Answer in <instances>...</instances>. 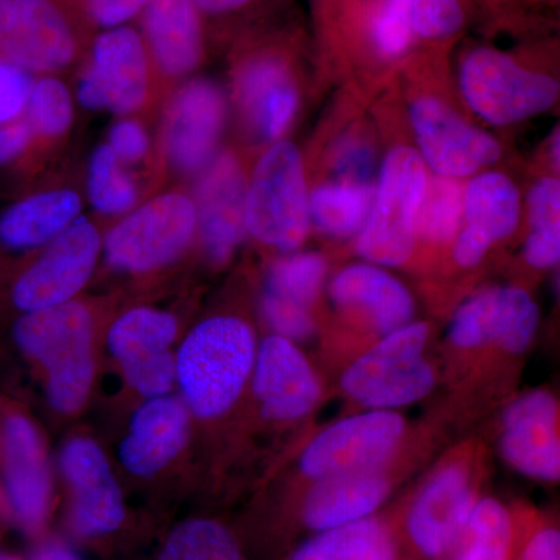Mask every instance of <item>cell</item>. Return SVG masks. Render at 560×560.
Returning a JSON list of instances; mask_svg holds the SVG:
<instances>
[{
	"instance_id": "obj_1",
	"label": "cell",
	"mask_w": 560,
	"mask_h": 560,
	"mask_svg": "<svg viewBox=\"0 0 560 560\" xmlns=\"http://www.w3.org/2000/svg\"><path fill=\"white\" fill-rule=\"evenodd\" d=\"M256 357L253 329L238 318L205 320L184 341L178 378L187 404L200 418L230 410L248 381Z\"/></svg>"
},
{
	"instance_id": "obj_2",
	"label": "cell",
	"mask_w": 560,
	"mask_h": 560,
	"mask_svg": "<svg viewBox=\"0 0 560 560\" xmlns=\"http://www.w3.org/2000/svg\"><path fill=\"white\" fill-rule=\"evenodd\" d=\"M22 350L49 371V399L58 411L79 410L92 382V324L77 302L39 308L14 327Z\"/></svg>"
},
{
	"instance_id": "obj_3",
	"label": "cell",
	"mask_w": 560,
	"mask_h": 560,
	"mask_svg": "<svg viewBox=\"0 0 560 560\" xmlns=\"http://www.w3.org/2000/svg\"><path fill=\"white\" fill-rule=\"evenodd\" d=\"M427 171L418 151L399 147L382 165L377 191L359 232L361 257L386 267H400L416 245V217L427 187Z\"/></svg>"
},
{
	"instance_id": "obj_4",
	"label": "cell",
	"mask_w": 560,
	"mask_h": 560,
	"mask_svg": "<svg viewBox=\"0 0 560 560\" xmlns=\"http://www.w3.org/2000/svg\"><path fill=\"white\" fill-rule=\"evenodd\" d=\"M429 335L425 323H410L385 335L350 364L342 389L372 410H393L429 396L434 386L433 368L423 359Z\"/></svg>"
},
{
	"instance_id": "obj_5",
	"label": "cell",
	"mask_w": 560,
	"mask_h": 560,
	"mask_svg": "<svg viewBox=\"0 0 560 560\" xmlns=\"http://www.w3.org/2000/svg\"><path fill=\"white\" fill-rule=\"evenodd\" d=\"M311 226L307 184L300 150L279 142L261 156L245 195V228L265 245L294 249Z\"/></svg>"
},
{
	"instance_id": "obj_6",
	"label": "cell",
	"mask_w": 560,
	"mask_h": 560,
	"mask_svg": "<svg viewBox=\"0 0 560 560\" xmlns=\"http://www.w3.org/2000/svg\"><path fill=\"white\" fill-rule=\"evenodd\" d=\"M460 90L471 109L492 125L539 116L559 97V81L522 68L499 50L477 49L460 66Z\"/></svg>"
},
{
	"instance_id": "obj_7",
	"label": "cell",
	"mask_w": 560,
	"mask_h": 560,
	"mask_svg": "<svg viewBox=\"0 0 560 560\" xmlns=\"http://www.w3.org/2000/svg\"><path fill=\"white\" fill-rule=\"evenodd\" d=\"M197 231L194 201L183 194L153 198L120 221L106 237V257L125 271H150L171 264Z\"/></svg>"
},
{
	"instance_id": "obj_8",
	"label": "cell",
	"mask_w": 560,
	"mask_h": 560,
	"mask_svg": "<svg viewBox=\"0 0 560 560\" xmlns=\"http://www.w3.org/2000/svg\"><path fill=\"white\" fill-rule=\"evenodd\" d=\"M79 36L57 0H0V58L25 72L68 68Z\"/></svg>"
},
{
	"instance_id": "obj_9",
	"label": "cell",
	"mask_w": 560,
	"mask_h": 560,
	"mask_svg": "<svg viewBox=\"0 0 560 560\" xmlns=\"http://www.w3.org/2000/svg\"><path fill=\"white\" fill-rule=\"evenodd\" d=\"M150 55L142 35L128 25L101 33L91 62L81 77L79 98L84 108L128 114L147 101Z\"/></svg>"
},
{
	"instance_id": "obj_10",
	"label": "cell",
	"mask_w": 560,
	"mask_h": 560,
	"mask_svg": "<svg viewBox=\"0 0 560 560\" xmlns=\"http://www.w3.org/2000/svg\"><path fill=\"white\" fill-rule=\"evenodd\" d=\"M404 431V418L389 410H374L342 419L324 430L305 448L301 469L313 480L378 469L396 451Z\"/></svg>"
},
{
	"instance_id": "obj_11",
	"label": "cell",
	"mask_w": 560,
	"mask_h": 560,
	"mask_svg": "<svg viewBox=\"0 0 560 560\" xmlns=\"http://www.w3.org/2000/svg\"><path fill=\"white\" fill-rule=\"evenodd\" d=\"M98 253L97 228L90 220L77 219L18 280L14 304L33 312L69 302L91 279Z\"/></svg>"
},
{
	"instance_id": "obj_12",
	"label": "cell",
	"mask_w": 560,
	"mask_h": 560,
	"mask_svg": "<svg viewBox=\"0 0 560 560\" xmlns=\"http://www.w3.org/2000/svg\"><path fill=\"white\" fill-rule=\"evenodd\" d=\"M411 121L419 156L438 176L464 178L501 156V145L492 136L471 127L438 98L422 97L412 103Z\"/></svg>"
},
{
	"instance_id": "obj_13",
	"label": "cell",
	"mask_w": 560,
	"mask_h": 560,
	"mask_svg": "<svg viewBox=\"0 0 560 560\" xmlns=\"http://www.w3.org/2000/svg\"><path fill=\"white\" fill-rule=\"evenodd\" d=\"M539 323V307L525 290L501 287L481 291L460 305L452 320L451 340L463 349L495 342L508 352L522 353L533 342Z\"/></svg>"
},
{
	"instance_id": "obj_14",
	"label": "cell",
	"mask_w": 560,
	"mask_h": 560,
	"mask_svg": "<svg viewBox=\"0 0 560 560\" xmlns=\"http://www.w3.org/2000/svg\"><path fill=\"white\" fill-rule=\"evenodd\" d=\"M226 119L223 92L209 80H191L180 88L165 114L164 143L176 171L208 168L215 158Z\"/></svg>"
},
{
	"instance_id": "obj_15",
	"label": "cell",
	"mask_w": 560,
	"mask_h": 560,
	"mask_svg": "<svg viewBox=\"0 0 560 560\" xmlns=\"http://www.w3.org/2000/svg\"><path fill=\"white\" fill-rule=\"evenodd\" d=\"M176 337V320L168 313L136 308L121 316L109 331V348L125 377L143 396L162 397L175 382L168 348Z\"/></svg>"
},
{
	"instance_id": "obj_16",
	"label": "cell",
	"mask_w": 560,
	"mask_h": 560,
	"mask_svg": "<svg viewBox=\"0 0 560 560\" xmlns=\"http://www.w3.org/2000/svg\"><path fill=\"white\" fill-rule=\"evenodd\" d=\"M558 400L544 389L530 390L504 412L501 453L515 470L541 481L560 477Z\"/></svg>"
},
{
	"instance_id": "obj_17",
	"label": "cell",
	"mask_w": 560,
	"mask_h": 560,
	"mask_svg": "<svg viewBox=\"0 0 560 560\" xmlns=\"http://www.w3.org/2000/svg\"><path fill=\"white\" fill-rule=\"evenodd\" d=\"M469 470L448 464L420 490L408 515V533L423 556L440 559L459 540L474 508Z\"/></svg>"
},
{
	"instance_id": "obj_18",
	"label": "cell",
	"mask_w": 560,
	"mask_h": 560,
	"mask_svg": "<svg viewBox=\"0 0 560 560\" xmlns=\"http://www.w3.org/2000/svg\"><path fill=\"white\" fill-rule=\"evenodd\" d=\"M254 393L265 416L294 420L304 418L316 407L320 386L304 353L287 338L276 335L261 342Z\"/></svg>"
},
{
	"instance_id": "obj_19",
	"label": "cell",
	"mask_w": 560,
	"mask_h": 560,
	"mask_svg": "<svg viewBox=\"0 0 560 560\" xmlns=\"http://www.w3.org/2000/svg\"><path fill=\"white\" fill-rule=\"evenodd\" d=\"M467 226L458 235L453 257L460 267H475L485 259L493 243L510 237L518 226L521 195L508 176L482 173L463 195Z\"/></svg>"
},
{
	"instance_id": "obj_20",
	"label": "cell",
	"mask_w": 560,
	"mask_h": 560,
	"mask_svg": "<svg viewBox=\"0 0 560 560\" xmlns=\"http://www.w3.org/2000/svg\"><path fill=\"white\" fill-rule=\"evenodd\" d=\"M246 179L232 154L210 162L197 189V228L210 259L224 261L245 235Z\"/></svg>"
},
{
	"instance_id": "obj_21",
	"label": "cell",
	"mask_w": 560,
	"mask_h": 560,
	"mask_svg": "<svg viewBox=\"0 0 560 560\" xmlns=\"http://www.w3.org/2000/svg\"><path fill=\"white\" fill-rule=\"evenodd\" d=\"M61 466L73 490V523L88 536L110 533L124 521V500L108 460L94 442L66 445Z\"/></svg>"
},
{
	"instance_id": "obj_22",
	"label": "cell",
	"mask_w": 560,
	"mask_h": 560,
	"mask_svg": "<svg viewBox=\"0 0 560 560\" xmlns=\"http://www.w3.org/2000/svg\"><path fill=\"white\" fill-rule=\"evenodd\" d=\"M3 469L7 492L18 521L25 528H39L49 508V470L38 433L22 416H13L5 422Z\"/></svg>"
},
{
	"instance_id": "obj_23",
	"label": "cell",
	"mask_w": 560,
	"mask_h": 560,
	"mask_svg": "<svg viewBox=\"0 0 560 560\" xmlns=\"http://www.w3.org/2000/svg\"><path fill=\"white\" fill-rule=\"evenodd\" d=\"M142 25L143 43L162 73L183 77L200 66L205 32L194 0H149Z\"/></svg>"
},
{
	"instance_id": "obj_24",
	"label": "cell",
	"mask_w": 560,
	"mask_h": 560,
	"mask_svg": "<svg viewBox=\"0 0 560 560\" xmlns=\"http://www.w3.org/2000/svg\"><path fill=\"white\" fill-rule=\"evenodd\" d=\"M330 296L341 308L361 313L383 337L410 324L415 315L407 287L372 265H352L338 272L331 280Z\"/></svg>"
},
{
	"instance_id": "obj_25",
	"label": "cell",
	"mask_w": 560,
	"mask_h": 560,
	"mask_svg": "<svg viewBox=\"0 0 560 560\" xmlns=\"http://www.w3.org/2000/svg\"><path fill=\"white\" fill-rule=\"evenodd\" d=\"M189 436V415L183 401L154 397L143 405L120 448L121 463L136 475L156 474L180 452Z\"/></svg>"
},
{
	"instance_id": "obj_26",
	"label": "cell",
	"mask_w": 560,
	"mask_h": 560,
	"mask_svg": "<svg viewBox=\"0 0 560 560\" xmlns=\"http://www.w3.org/2000/svg\"><path fill=\"white\" fill-rule=\"evenodd\" d=\"M316 481L304 504V521L316 533L371 517L390 488L378 469L330 475Z\"/></svg>"
},
{
	"instance_id": "obj_27",
	"label": "cell",
	"mask_w": 560,
	"mask_h": 560,
	"mask_svg": "<svg viewBox=\"0 0 560 560\" xmlns=\"http://www.w3.org/2000/svg\"><path fill=\"white\" fill-rule=\"evenodd\" d=\"M238 83L242 108L253 127L264 139H278L290 127L300 102L289 66L271 55L254 58Z\"/></svg>"
},
{
	"instance_id": "obj_28",
	"label": "cell",
	"mask_w": 560,
	"mask_h": 560,
	"mask_svg": "<svg viewBox=\"0 0 560 560\" xmlns=\"http://www.w3.org/2000/svg\"><path fill=\"white\" fill-rule=\"evenodd\" d=\"M81 200L73 190H49L14 202L0 215V245L32 249L46 245L79 219Z\"/></svg>"
},
{
	"instance_id": "obj_29",
	"label": "cell",
	"mask_w": 560,
	"mask_h": 560,
	"mask_svg": "<svg viewBox=\"0 0 560 560\" xmlns=\"http://www.w3.org/2000/svg\"><path fill=\"white\" fill-rule=\"evenodd\" d=\"M372 197L364 184H326L308 197L311 219L331 237H350L363 228Z\"/></svg>"
},
{
	"instance_id": "obj_30",
	"label": "cell",
	"mask_w": 560,
	"mask_h": 560,
	"mask_svg": "<svg viewBox=\"0 0 560 560\" xmlns=\"http://www.w3.org/2000/svg\"><path fill=\"white\" fill-rule=\"evenodd\" d=\"M511 539L510 512L497 500L482 499L471 508L455 560H508Z\"/></svg>"
},
{
	"instance_id": "obj_31",
	"label": "cell",
	"mask_w": 560,
	"mask_h": 560,
	"mask_svg": "<svg viewBox=\"0 0 560 560\" xmlns=\"http://www.w3.org/2000/svg\"><path fill=\"white\" fill-rule=\"evenodd\" d=\"M330 560H396L389 529L377 518L318 533Z\"/></svg>"
},
{
	"instance_id": "obj_32",
	"label": "cell",
	"mask_w": 560,
	"mask_h": 560,
	"mask_svg": "<svg viewBox=\"0 0 560 560\" xmlns=\"http://www.w3.org/2000/svg\"><path fill=\"white\" fill-rule=\"evenodd\" d=\"M88 191L92 206L106 215L128 212L138 201L136 184L120 167V160L109 145L98 147L92 153L88 171Z\"/></svg>"
},
{
	"instance_id": "obj_33",
	"label": "cell",
	"mask_w": 560,
	"mask_h": 560,
	"mask_svg": "<svg viewBox=\"0 0 560 560\" xmlns=\"http://www.w3.org/2000/svg\"><path fill=\"white\" fill-rule=\"evenodd\" d=\"M161 560H245L234 537L220 523L191 521L178 526Z\"/></svg>"
},
{
	"instance_id": "obj_34",
	"label": "cell",
	"mask_w": 560,
	"mask_h": 560,
	"mask_svg": "<svg viewBox=\"0 0 560 560\" xmlns=\"http://www.w3.org/2000/svg\"><path fill=\"white\" fill-rule=\"evenodd\" d=\"M463 191L453 178L427 180L425 194L416 217V235L431 242H448L458 231Z\"/></svg>"
},
{
	"instance_id": "obj_35",
	"label": "cell",
	"mask_w": 560,
	"mask_h": 560,
	"mask_svg": "<svg viewBox=\"0 0 560 560\" xmlns=\"http://www.w3.org/2000/svg\"><path fill=\"white\" fill-rule=\"evenodd\" d=\"M326 272V260L319 254H296L272 267L267 293L308 308L319 294Z\"/></svg>"
},
{
	"instance_id": "obj_36",
	"label": "cell",
	"mask_w": 560,
	"mask_h": 560,
	"mask_svg": "<svg viewBox=\"0 0 560 560\" xmlns=\"http://www.w3.org/2000/svg\"><path fill=\"white\" fill-rule=\"evenodd\" d=\"M27 124L35 135L57 138L73 120V102L66 84L54 77L33 81L28 92Z\"/></svg>"
},
{
	"instance_id": "obj_37",
	"label": "cell",
	"mask_w": 560,
	"mask_h": 560,
	"mask_svg": "<svg viewBox=\"0 0 560 560\" xmlns=\"http://www.w3.org/2000/svg\"><path fill=\"white\" fill-rule=\"evenodd\" d=\"M420 38L451 39L463 28L464 11L459 0H400Z\"/></svg>"
},
{
	"instance_id": "obj_38",
	"label": "cell",
	"mask_w": 560,
	"mask_h": 560,
	"mask_svg": "<svg viewBox=\"0 0 560 560\" xmlns=\"http://www.w3.org/2000/svg\"><path fill=\"white\" fill-rule=\"evenodd\" d=\"M410 18L400 0H378L371 20V36L385 57L397 58L410 49L412 36Z\"/></svg>"
},
{
	"instance_id": "obj_39",
	"label": "cell",
	"mask_w": 560,
	"mask_h": 560,
	"mask_svg": "<svg viewBox=\"0 0 560 560\" xmlns=\"http://www.w3.org/2000/svg\"><path fill=\"white\" fill-rule=\"evenodd\" d=\"M264 312L272 329L278 331L279 337L287 340H305L315 330V324L307 307L282 300L275 294H265Z\"/></svg>"
},
{
	"instance_id": "obj_40",
	"label": "cell",
	"mask_w": 560,
	"mask_h": 560,
	"mask_svg": "<svg viewBox=\"0 0 560 560\" xmlns=\"http://www.w3.org/2000/svg\"><path fill=\"white\" fill-rule=\"evenodd\" d=\"M28 72L0 58V125L21 116L32 88Z\"/></svg>"
},
{
	"instance_id": "obj_41",
	"label": "cell",
	"mask_w": 560,
	"mask_h": 560,
	"mask_svg": "<svg viewBox=\"0 0 560 560\" xmlns=\"http://www.w3.org/2000/svg\"><path fill=\"white\" fill-rule=\"evenodd\" d=\"M149 0H81L84 14L97 27H120L145 9Z\"/></svg>"
},
{
	"instance_id": "obj_42",
	"label": "cell",
	"mask_w": 560,
	"mask_h": 560,
	"mask_svg": "<svg viewBox=\"0 0 560 560\" xmlns=\"http://www.w3.org/2000/svg\"><path fill=\"white\" fill-rule=\"evenodd\" d=\"M526 261L536 268H551L560 259V221L533 224L525 245Z\"/></svg>"
},
{
	"instance_id": "obj_43",
	"label": "cell",
	"mask_w": 560,
	"mask_h": 560,
	"mask_svg": "<svg viewBox=\"0 0 560 560\" xmlns=\"http://www.w3.org/2000/svg\"><path fill=\"white\" fill-rule=\"evenodd\" d=\"M109 147L119 160L139 161L149 151V135L138 121L121 120L110 130Z\"/></svg>"
},
{
	"instance_id": "obj_44",
	"label": "cell",
	"mask_w": 560,
	"mask_h": 560,
	"mask_svg": "<svg viewBox=\"0 0 560 560\" xmlns=\"http://www.w3.org/2000/svg\"><path fill=\"white\" fill-rule=\"evenodd\" d=\"M529 224L559 220L560 186L555 178L540 179L528 197Z\"/></svg>"
},
{
	"instance_id": "obj_45",
	"label": "cell",
	"mask_w": 560,
	"mask_h": 560,
	"mask_svg": "<svg viewBox=\"0 0 560 560\" xmlns=\"http://www.w3.org/2000/svg\"><path fill=\"white\" fill-rule=\"evenodd\" d=\"M33 135L25 120H11L0 125V167L13 164L31 147Z\"/></svg>"
},
{
	"instance_id": "obj_46",
	"label": "cell",
	"mask_w": 560,
	"mask_h": 560,
	"mask_svg": "<svg viewBox=\"0 0 560 560\" xmlns=\"http://www.w3.org/2000/svg\"><path fill=\"white\" fill-rule=\"evenodd\" d=\"M522 560H560V534L558 529H541L523 551Z\"/></svg>"
},
{
	"instance_id": "obj_47",
	"label": "cell",
	"mask_w": 560,
	"mask_h": 560,
	"mask_svg": "<svg viewBox=\"0 0 560 560\" xmlns=\"http://www.w3.org/2000/svg\"><path fill=\"white\" fill-rule=\"evenodd\" d=\"M195 5L201 11V14L209 16H224V14L235 13V11L245 9L253 0H194Z\"/></svg>"
},
{
	"instance_id": "obj_48",
	"label": "cell",
	"mask_w": 560,
	"mask_h": 560,
	"mask_svg": "<svg viewBox=\"0 0 560 560\" xmlns=\"http://www.w3.org/2000/svg\"><path fill=\"white\" fill-rule=\"evenodd\" d=\"M290 560H330L329 556H327L326 550H324L323 541H320L319 537H313L312 540H308L307 544L302 545L300 550L294 552L291 556Z\"/></svg>"
},
{
	"instance_id": "obj_49",
	"label": "cell",
	"mask_w": 560,
	"mask_h": 560,
	"mask_svg": "<svg viewBox=\"0 0 560 560\" xmlns=\"http://www.w3.org/2000/svg\"><path fill=\"white\" fill-rule=\"evenodd\" d=\"M33 560H80L73 555L72 551L65 547H58V545H51V547L44 548Z\"/></svg>"
},
{
	"instance_id": "obj_50",
	"label": "cell",
	"mask_w": 560,
	"mask_h": 560,
	"mask_svg": "<svg viewBox=\"0 0 560 560\" xmlns=\"http://www.w3.org/2000/svg\"><path fill=\"white\" fill-rule=\"evenodd\" d=\"M0 560H18V559L13 558V556L2 555V552H0Z\"/></svg>"
}]
</instances>
